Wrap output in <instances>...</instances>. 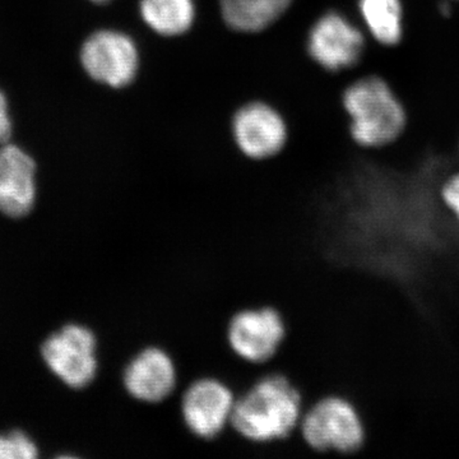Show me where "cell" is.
Segmentation results:
<instances>
[{"label":"cell","instance_id":"cell-1","mask_svg":"<svg viewBox=\"0 0 459 459\" xmlns=\"http://www.w3.org/2000/svg\"><path fill=\"white\" fill-rule=\"evenodd\" d=\"M305 410L303 392L286 374L265 369L237 394L230 431L238 439L267 452L280 449L281 458H292V439Z\"/></svg>","mask_w":459,"mask_h":459},{"label":"cell","instance_id":"cell-2","mask_svg":"<svg viewBox=\"0 0 459 459\" xmlns=\"http://www.w3.org/2000/svg\"><path fill=\"white\" fill-rule=\"evenodd\" d=\"M340 101L349 138L359 150H385L409 128V108L394 84L382 75H352L341 91Z\"/></svg>","mask_w":459,"mask_h":459},{"label":"cell","instance_id":"cell-3","mask_svg":"<svg viewBox=\"0 0 459 459\" xmlns=\"http://www.w3.org/2000/svg\"><path fill=\"white\" fill-rule=\"evenodd\" d=\"M368 39L352 13L327 8L307 27L305 53L325 74H356L367 59Z\"/></svg>","mask_w":459,"mask_h":459},{"label":"cell","instance_id":"cell-4","mask_svg":"<svg viewBox=\"0 0 459 459\" xmlns=\"http://www.w3.org/2000/svg\"><path fill=\"white\" fill-rule=\"evenodd\" d=\"M298 437L316 455H351L364 446L360 411L341 394H327L305 407Z\"/></svg>","mask_w":459,"mask_h":459},{"label":"cell","instance_id":"cell-5","mask_svg":"<svg viewBox=\"0 0 459 459\" xmlns=\"http://www.w3.org/2000/svg\"><path fill=\"white\" fill-rule=\"evenodd\" d=\"M80 65L91 82L122 91L138 80L142 49L137 38L117 26H99L83 39L78 53Z\"/></svg>","mask_w":459,"mask_h":459},{"label":"cell","instance_id":"cell-6","mask_svg":"<svg viewBox=\"0 0 459 459\" xmlns=\"http://www.w3.org/2000/svg\"><path fill=\"white\" fill-rule=\"evenodd\" d=\"M175 398L181 422L195 439L211 446L230 430L237 391L222 377L210 374L195 377Z\"/></svg>","mask_w":459,"mask_h":459},{"label":"cell","instance_id":"cell-7","mask_svg":"<svg viewBox=\"0 0 459 459\" xmlns=\"http://www.w3.org/2000/svg\"><path fill=\"white\" fill-rule=\"evenodd\" d=\"M287 333L285 316L273 305H250L230 316L226 342L232 355L249 367H268L279 355Z\"/></svg>","mask_w":459,"mask_h":459},{"label":"cell","instance_id":"cell-8","mask_svg":"<svg viewBox=\"0 0 459 459\" xmlns=\"http://www.w3.org/2000/svg\"><path fill=\"white\" fill-rule=\"evenodd\" d=\"M232 142L250 161H270L281 155L290 140L285 114L267 100H247L235 108L230 120Z\"/></svg>","mask_w":459,"mask_h":459},{"label":"cell","instance_id":"cell-9","mask_svg":"<svg viewBox=\"0 0 459 459\" xmlns=\"http://www.w3.org/2000/svg\"><path fill=\"white\" fill-rule=\"evenodd\" d=\"M42 355L53 373L75 391L92 385L101 369L100 340L89 325H65L44 343Z\"/></svg>","mask_w":459,"mask_h":459},{"label":"cell","instance_id":"cell-10","mask_svg":"<svg viewBox=\"0 0 459 459\" xmlns=\"http://www.w3.org/2000/svg\"><path fill=\"white\" fill-rule=\"evenodd\" d=\"M120 377L126 395L146 406H161L179 394L178 362L160 344H146L132 353L123 365Z\"/></svg>","mask_w":459,"mask_h":459},{"label":"cell","instance_id":"cell-11","mask_svg":"<svg viewBox=\"0 0 459 459\" xmlns=\"http://www.w3.org/2000/svg\"><path fill=\"white\" fill-rule=\"evenodd\" d=\"M35 161L14 144L0 146V211L26 216L35 202Z\"/></svg>","mask_w":459,"mask_h":459},{"label":"cell","instance_id":"cell-12","mask_svg":"<svg viewBox=\"0 0 459 459\" xmlns=\"http://www.w3.org/2000/svg\"><path fill=\"white\" fill-rule=\"evenodd\" d=\"M137 13L148 32L175 40L195 29L198 3L197 0H137Z\"/></svg>","mask_w":459,"mask_h":459},{"label":"cell","instance_id":"cell-13","mask_svg":"<svg viewBox=\"0 0 459 459\" xmlns=\"http://www.w3.org/2000/svg\"><path fill=\"white\" fill-rule=\"evenodd\" d=\"M356 20L368 38L385 49L400 47L406 35L403 0H355Z\"/></svg>","mask_w":459,"mask_h":459},{"label":"cell","instance_id":"cell-14","mask_svg":"<svg viewBox=\"0 0 459 459\" xmlns=\"http://www.w3.org/2000/svg\"><path fill=\"white\" fill-rule=\"evenodd\" d=\"M294 0H217L223 25L241 35H256L280 22Z\"/></svg>","mask_w":459,"mask_h":459},{"label":"cell","instance_id":"cell-15","mask_svg":"<svg viewBox=\"0 0 459 459\" xmlns=\"http://www.w3.org/2000/svg\"><path fill=\"white\" fill-rule=\"evenodd\" d=\"M38 457L35 444L21 431L0 437V459H33Z\"/></svg>","mask_w":459,"mask_h":459},{"label":"cell","instance_id":"cell-16","mask_svg":"<svg viewBox=\"0 0 459 459\" xmlns=\"http://www.w3.org/2000/svg\"><path fill=\"white\" fill-rule=\"evenodd\" d=\"M439 198L459 225V169L451 172L440 184Z\"/></svg>","mask_w":459,"mask_h":459},{"label":"cell","instance_id":"cell-17","mask_svg":"<svg viewBox=\"0 0 459 459\" xmlns=\"http://www.w3.org/2000/svg\"><path fill=\"white\" fill-rule=\"evenodd\" d=\"M12 135V122L8 113V102L0 91V146L8 143Z\"/></svg>","mask_w":459,"mask_h":459},{"label":"cell","instance_id":"cell-18","mask_svg":"<svg viewBox=\"0 0 459 459\" xmlns=\"http://www.w3.org/2000/svg\"><path fill=\"white\" fill-rule=\"evenodd\" d=\"M86 2L96 5V7H107V5H110L111 3H114L115 0H86Z\"/></svg>","mask_w":459,"mask_h":459},{"label":"cell","instance_id":"cell-19","mask_svg":"<svg viewBox=\"0 0 459 459\" xmlns=\"http://www.w3.org/2000/svg\"><path fill=\"white\" fill-rule=\"evenodd\" d=\"M457 159H458V166H459V142H458V148H457Z\"/></svg>","mask_w":459,"mask_h":459},{"label":"cell","instance_id":"cell-20","mask_svg":"<svg viewBox=\"0 0 459 459\" xmlns=\"http://www.w3.org/2000/svg\"><path fill=\"white\" fill-rule=\"evenodd\" d=\"M451 2H459V0H451Z\"/></svg>","mask_w":459,"mask_h":459}]
</instances>
